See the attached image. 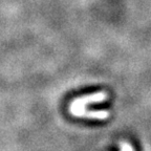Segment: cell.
I'll use <instances>...</instances> for the list:
<instances>
[{
  "label": "cell",
  "mask_w": 151,
  "mask_h": 151,
  "mask_svg": "<svg viewBox=\"0 0 151 151\" xmlns=\"http://www.w3.org/2000/svg\"><path fill=\"white\" fill-rule=\"evenodd\" d=\"M107 99V93L104 91L96 92L93 94L85 96L75 99L69 106V112L75 116L87 118L92 120H106L109 116V111L107 110H88L87 105L92 103H101Z\"/></svg>",
  "instance_id": "1"
},
{
  "label": "cell",
  "mask_w": 151,
  "mask_h": 151,
  "mask_svg": "<svg viewBox=\"0 0 151 151\" xmlns=\"http://www.w3.org/2000/svg\"><path fill=\"white\" fill-rule=\"evenodd\" d=\"M120 146H121V151H134L133 150V147L129 143H127V142H122L120 144Z\"/></svg>",
  "instance_id": "2"
}]
</instances>
